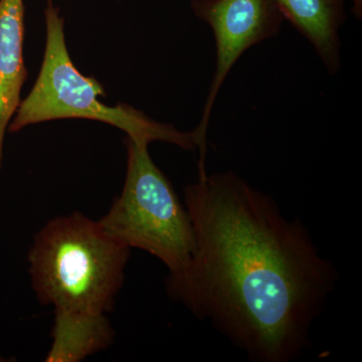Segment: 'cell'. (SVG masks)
<instances>
[{
	"label": "cell",
	"mask_w": 362,
	"mask_h": 362,
	"mask_svg": "<svg viewBox=\"0 0 362 362\" xmlns=\"http://www.w3.org/2000/svg\"><path fill=\"white\" fill-rule=\"evenodd\" d=\"M285 21L308 40L331 76L341 69L340 30L346 21L345 0H276Z\"/></svg>",
	"instance_id": "obj_6"
},
{
	"label": "cell",
	"mask_w": 362,
	"mask_h": 362,
	"mask_svg": "<svg viewBox=\"0 0 362 362\" xmlns=\"http://www.w3.org/2000/svg\"><path fill=\"white\" fill-rule=\"evenodd\" d=\"M192 11L211 28L216 42V70L201 121L194 130L199 173H206V137L218 93L240 57L251 47L277 37L284 16L276 0H192Z\"/></svg>",
	"instance_id": "obj_5"
},
{
	"label": "cell",
	"mask_w": 362,
	"mask_h": 362,
	"mask_svg": "<svg viewBox=\"0 0 362 362\" xmlns=\"http://www.w3.org/2000/svg\"><path fill=\"white\" fill-rule=\"evenodd\" d=\"M47 44L37 82L26 99L21 102L11 132L25 126L57 119H89L110 124L134 140L171 143L181 149L195 150L194 134L176 129L170 124L152 120L143 112L120 104L102 103L103 87L95 78L85 77L71 62L66 49L64 20L58 8L47 1L45 11Z\"/></svg>",
	"instance_id": "obj_3"
},
{
	"label": "cell",
	"mask_w": 362,
	"mask_h": 362,
	"mask_svg": "<svg viewBox=\"0 0 362 362\" xmlns=\"http://www.w3.org/2000/svg\"><path fill=\"white\" fill-rule=\"evenodd\" d=\"M23 0H0V166L4 135L21 104L28 78L23 63Z\"/></svg>",
	"instance_id": "obj_7"
},
{
	"label": "cell",
	"mask_w": 362,
	"mask_h": 362,
	"mask_svg": "<svg viewBox=\"0 0 362 362\" xmlns=\"http://www.w3.org/2000/svg\"><path fill=\"white\" fill-rule=\"evenodd\" d=\"M185 204L197 247L168 294L252 361L299 358L338 281L308 228L232 171L199 176Z\"/></svg>",
	"instance_id": "obj_1"
},
{
	"label": "cell",
	"mask_w": 362,
	"mask_h": 362,
	"mask_svg": "<svg viewBox=\"0 0 362 362\" xmlns=\"http://www.w3.org/2000/svg\"><path fill=\"white\" fill-rule=\"evenodd\" d=\"M127 173L120 197L98 221L123 246L149 252L168 269V277L187 270L197 240L187 206L148 151L149 143L127 137Z\"/></svg>",
	"instance_id": "obj_4"
},
{
	"label": "cell",
	"mask_w": 362,
	"mask_h": 362,
	"mask_svg": "<svg viewBox=\"0 0 362 362\" xmlns=\"http://www.w3.org/2000/svg\"><path fill=\"white\" fill-rule=\"evenodd\" d=\"M129 247L78 213L59 216L35 235L28 255L40 303L56 312L101 315L122 288Z\"/></svg>",
	"instance_id": "obj_2"
},
{
	"label": "cell",
	"mask_w": 362,
	"mask_h": 362,
	"mask_svg": "<svg viewBox=\"0 0 362 362\" xmlns=\"http://www.w3.org/2000/svg\"><path fill=\"white\" fill-rule=\"evenodd\" d=\"M52 337L45 361L77 362L107 349L113 341L114 330L104 314L56 312Z\"/></svg>",
	"instance_id": "obj_8"
},
{
	"label": "cell",
	"mask_w": 362,
	"mask_h": 362,
	"mask_svg": "<svg viewBox=\"0 0 362 362\" xmlns=\"http://www.w3.org/2000/svg\"><path fill=\"white\" fill-rule=\"evenodd\" d=\"M352 14L357 20L362 18V0H352Z\"/></svg>",
	"instance_id": "obj_9"
}]
</instances>
